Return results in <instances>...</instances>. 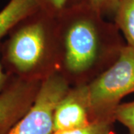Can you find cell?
Wrapping results in <instances>:
<instances>
[{
    "label": "cell",
    "instance_id": "obj_3",
    "mask_svg": "<svg viewBox=\"0 0 134 134\" xmlns=\"http://www.w3.org/2000/svg\"><path fill=\"white\" fill-rule=\"evenodd\" d=\"M86 86L92 121L115 119L121 100L134 92V48L126 45L116 61Z\"/></svg>",
    "mask_w": 134,
    "mask_h": 134
},
{
    "label": "cell",
    "instance_id": "obj_11",
    "mask_svg": "<svg viewBox=\"0 0 134 134\" xmlns=\"http://www.w3.org/2000/svg\"><path fill=\"white\" fill-rule=\"evenodd\" d=\"M40 8L54 16L58 15L73 5V0H37Z\"/></svg>",
    "mask_w": 134,
    "mask_h": 134
},
{
    "label": "cell",
    "instance_id": "obj_14",
    "mask_svg": "<svg viewBox=\"0 0 134 134\" xmlns=\"http://www.w3.org/2000/svg\"><path fill=\"white\" fill-rule=\"evenodd\" d=\"M85 0H73V5L75 4H77V3H80V2H84Z\"/></svg>",
    "mask_w": 134,
    "mask_h": 134
},
{
    "label": "cell",
    "instance_id": "obj_1",
    "mask_svg": "<svg viewBox=\"0 0 134 134\" xmlns=\"http://www.w3.org/2000/svg\"><path fill=\"white\" fill-rule=\"evenodd\" d=\"M58 72L72 86L87 85L112 66L127 45L114 23L86 2L56 16Z\"/></svg>",
    "mask_w": 134,
    "mask_h": 134
},
{
    "label": "cell",
    "instance_id": "obj_6",
    "mask_svg": "<svg viewBox=\"0 0 134 134\" xmlns=\"http://www.w3.org/2000/svg\"><path fill=\"white\" fill-rule=\"evenodd\" d=\"M92 121L86 85L71 86L54 113V133L76 129Z\"/></svg>",
    "mask_w": 134,
    "mask_h": 134
},
{
    "label": "cell",
    "instance_id": "obj_7",
    "mask_svg": "<svg viewBox=\"0 0 134 134\" xmlns=\"http://www.w3.org/2000/svg\"><path fill=\"white\" fill-rule=\"evenodd\" d=\"M40 9L37 0H10L0 11V43L20 21Z\"/></svg>",
    "mask_w": 134,
    "mask_h": 134
},
{
    "label": "cell",
    "instance_id": "obj_8",
    "mask_svg": "<svg viewBox=\"0 0 134 134\" xmlns=\"http://www.w3.org/2000/svg\"><path fill=\"white\" fill-rule=\"evenodd\" d=\"M114 23L126 44L134 48V0H120L114 14Z\"/></svg>",
    "mask_w": 134,
    "mask_h": 134
},
{
    "label": "cell",
    "instance_id": "obj_4",
    "mask_svg": "<svg viewBox=\"0 0 134 134\" xmlns=\"http://www.w3.org/2000/svg\"><path fill=\"white\" fill-rule=\"evenodd\" d=\"M71 85L59 72L42 81L31 107L9 134H54V113Z\"/></svg>",
    "mask_w": 134,
    "mask_h": 134
},
{
    "label": "cell",
    "instance_id": "obj_10",
    "mask_svg": "<svg viewBox=\"0 0 134 134\" xmlns=\"http://www.w3.org/2000/svg\"><path fill=\"white\" fill-rule=\"evenodd\" d=\"M115 119L128 130V134H134V100L121 104L115 110Z\"/></svg>",
    "mask_w": 134,
    "mask_h": 134
},
{
    "label": "cell",
    "instance_id": "obj_5",
    "mask_svg": "<svg viewBox=\"0 0 134 134\" xmlns=\"http://www.w3.org/2000/svg\"><path fill=\"white\" fill-rule=\"evenodd\" d=\"M42 81H29L16 77L0 93V134L10 131L31 107Z\"/></svg>",
    "mask_w": 134,
    "mask_h": 134
},
{
    "label": "cell",
    "instance_id": "obj_2",
    "mask_svg": "<svg viewBox=\"0 0 134 134\" xmlns=\"http://www.w3.org/2000/svg\"><path fill=\"white\" fill-rule=\"evenodd\" d=\"M1 60L9 75L43 81L58 72L56 17L42 9L28 16L0 44Z\"/></svg>",
    "mask_w": 134,
    "mask_h": 134
},
{
    "label": "cell",
    "instance_id": "obj_12",
    "mask_svg": "<svg viewBox=\"0 0 134 134\" xmlns=\"http://www.w3.org/2000/svg\"><path fill=\"white\" fill-rule=\"evenodd\" d=\"M84 2L104 16L115 14L120 0H85Z\"/></svg>",
    "mask_w": 134,
    "mask_h": 134
},
{
    "label": "cell",
    "instance_id": "obj_9",
    "mask_svg": "<svg viewBox=\"0 0 134 134\" xmlns=\"http://www.w3.org/2000/svg\"><path fill=\"white\" fill-rule=\"evenodd\" d=\"M114 119L94 120L90 124L76 129L54 133V134H115Z\"/></svg>",
    "mask_w": 134,
    "mask_h": 134
},
{
    "label": "cell",
    "instance_id": "obj_13",
    "mask_svg": "<svg viewBox=\"0 0 134 134\" xmlns=\"http://www.w3.org/2000/svg\"><path fill=\"white\" fill-rule=\"evenodd\" d=\"M10 77H11V76L5 72L3 65L2 63L1 54H0V93L5 89V86H7V84L8 83Z\"/></svg>",
    "mask_w": 134,
    "mask_h": 134
}]
</instances>
